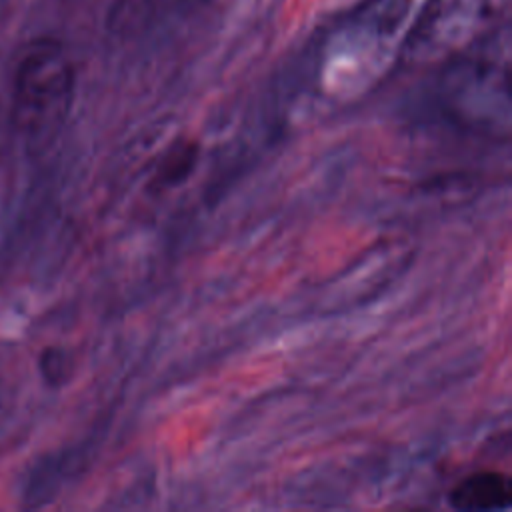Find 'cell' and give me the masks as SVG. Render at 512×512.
Masks as SVG:
<instances>
[{"label":"cell","mask_w":512,"mask_h":512,"mask_svg":"<svg viewBox=\"0 0 512 512\" xmlns=\"http://www.w3.org/2000/svg\"><path fill=\"white\" fill-rule=\"evenodd\" d=\"M76 88L74 64L54 38L28 42L14 66L10 88L12 128L30 142H46L64 126Z\"/></svg>","instance_id":"obj_1"},{"label":"cell","mask_w":512,"mask_h":512,"mask_svg":"<svg viewBox=\"0 0 512 512\" xmlns=\"http://www.w3.org/2000/svg\"><path fill=\"white\" fill-rule=\"evenodd\" d=\"M508 0H426L402 44L412 62L454 58L492 30Z\"/></svg>","instance_id":"obj_2"},{"label":"cell","mask_w":512,"mask_h":512,"mask_svg":"<svg viewBox=\"0 0 512 512\" xmlns=\"http://www.w3.org/2000/svg\"><path fill=\"white\" fill-rule=\"evenodd\" d=\"M448 502L462 512L506 510L512 502L510 478L498 470L472 472L450 490Z\"/></svg>","instance_id":"obj_3"},{"label":"cell","mask_w":512,"mask_h":512,"mask_svg":"<svg viewBox=\"0 0 512 512\" xmlns=\"http://www.w3.org/2000/svg\"><path fill=\"white\" fill-rule=\"evenodd\" d=\"M198 160V144L196 142H178L174 144L158 164L156 184L160 188H172L182 184L194 170Z\"/></svg>","instance_id":"obj_4"}]
</instances>
